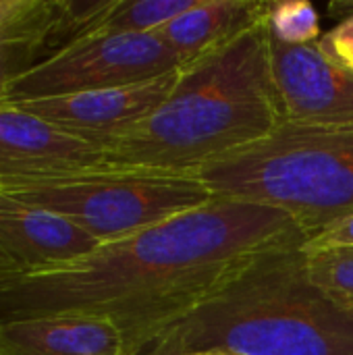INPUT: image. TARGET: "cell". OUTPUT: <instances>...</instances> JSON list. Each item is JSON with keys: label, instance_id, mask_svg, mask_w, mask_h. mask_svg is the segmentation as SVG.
I'll return each mask as SVG.
<instances>
[{"label": "cell", "instance_id": "cell-18", "mask_svg": "<svg viewBox=\"0 0 353 355\" xmlns=\"http://www.w3.org/2000/svg\"><path fill=\"white\" fill-rule=\"evenodd\" d=\"M343 248H353V212L316 231L304 245L306 252H325V250H343Z\"/></svg>", "mask_w": 353, "mask_h": 355}, {"label": "cell", "instance_id": "cell-8", "mask_svg": "<svg viewBox=\"0 0 353 355\" xmlns=\"http://www.w3.org/2000/svg\"><path fill=\"white\" fill-rule=\"evenodd\" d=\"M270 67L285 121L353 125V73L318 46H287L270 37Z\"/></svg>", "mask_w": 353, "mask_h": 355}, {"label": "cell", "instance_id": "cell-2", "mask_svg": "<svg viewBox=\"0 0 353 355\" xmlns=\"http://www.w3.org/2000/svg\"><path fill=\"white\" fill-rule=\"evenodd\" d=\"M283 121L264 21L181 67L166 102L102 148L104 164L106 168L196 175L262 141Z\"/></svg>", "mask_w": 353, "mask_h": 355}, {"label": "cell", "instance_id": "cell-20", "mask_svg": "<svg viewBox=\"0 0 353 355\" xmlns=\"http://www.w3.org/2000/svg\"><path fill=\"white\" fill-rule=\"evenodd\" d=\"M131 355H181V354H173V352H166L162 347H156V345H141L137 347Z\"/></svg>", "mask_w": 353, "mask_h": 355}, {"label": "cell", "instance_id": "cell-13", "mask_svg": "<svg viewBox=\"0 0 353 355\" xmlns=\"http://www.w3.org/2000/svg\"><path fill=\"white\" fill-rule=\"evenodd\" d=\"M67 44L62 0H0V98L6 85Z\"/></svg>", "mask_w": 353, "mask_h": 355}, {"label": "cell", "instance_id": "cell-3", "mask_svg": "<svg viewBox=\"0 0 353 355\" xmlns=\"http://www.w3.org/2000/svg\"><path fill=\"white\" fill-rule=\"evenodd\" d=\"M141 345L181 355H353V306L310 279L304 245L277 248L156 327Z\"/></svg>", "mask_w": 353, "mask_h": 355}, {"label": "cell", "instance_id": "cell-21", "mask_svg": "<svg viewBox=\"0 0 353 355\" xmlns=\"http://www.w3.org/2000/svg\"><path fill=\"white\" fill-rule=\"evenodd\" d=\"M202 355H229V354H202Z\"/></svg>", "mask_w": 353, "mask_h": 355}, {"label": "cell", "instance_id": "cell-4", "mask_svg": "<svg viewBox=\"0 0 353 355\" xmlns=\"http://www.w3.org/2000/svg\"><path fill=\"white\" fill-rule=\"evenodd\" d=\"M196 177L216 198L281 208L314 235L353 212V125L283 121Z\"/></svg>", "mask_w": 353, "mask_h": 355}, {"label": "cell", "instance_id": "cell-14", "mask_svg": "<svg viewBox=\"0 0 353 355\" xmlns=\"http://www.w3.org/2000/svg\"><path fill=\"white\" fill-rule=\"evenodd\" d=\"M196 0H112L108 10L77 40L112 33H156Z\"/></svg>", "mask_w": 353, "mask_h": 355}, {"label": "cell", "instance_id": "cell-6", "mask_svg": "<svg viewBox=\"0 0 353 355\" xmlns=\"http://www.w3.org/2000/svg\"><path fill=\"white\" fill-rule=\"evenodd\" d=\"M183 67L158 33L92 35L64 44L15 77L0 102L56 98L156 79Z\"/></svg>", "mask_w": 353, "mask_h": 355}, {"label": "cell", "instance_id": "cell-11", "mask_svg": "<svg viewBox=\"0 0 353 355\" xmlns=\"http://www.w3.org/2000/svg\"><path fill=\"white\" fill-rule=\"evenodd\" d=\"M0 355H125L121 331L96 318L48 316L0 322Z\"/></svg>", "mask_w": 353, "mask_h": 355}, {"label": "cell", "instance_id": "cell-16", "mask_svg": "<svg viewBox=\"0 0 353 355\" xmlns=\"http://www.w3.org/2000/svg\"><path fill=\"white\" fill-rule=\"evenodd\" d=\"M310 279L333 297L353 306V248L306 252Z\"/></svg>", "mask_w": 353, "mask_h": 355}, {"label": "cell", "instance_id": "cell-5", "mask_svg": "<svg viewBox=\"0 0 353 355\" xmlns=\"http://www.w3.org/2000/svg\"><path fill=\"white\" fill-rule=\"evenodd\" d=\"M0 193L67 218L100 243L156 227L216 198L196 175L131 168L0 177Z\"/></svg>", "mask_w": 353, "mask_h": 355}, {"label": "cell", "instance_id": "cell-17", "mask_svg": "<svg viewBox=\"0 0 353 355\" xmlns=\"http://www.w3.org/2000/svg\"><path fill=\"white\" fill-rule=\"evenodd\" d=\"M318 46L327 58L353 73V17L341 21L337 27L325 33L318 40Z\"/></svg>", "mask_w": 353, "mask_h": 355}, {"label": "cell", "instance_id": "cell-10", "mask_svg": "<svg viewBox=\"0 0 353 355\" xmlns=\"http://www.w3.org/2000/svg\"><path fill=\"white\" fill-rule=\"evenodd\" d=\"M98 245L71 220L0 193V279L79 258Z\"/></svg>", "mask_w": 353, "mask_h": 355}, {"label": "cell", "instance_id": "cell-1", "mask_svg": "<svg viewBox=\"0 0 353 355\" xmlns=\"http://www.w3.org/2000/svg\"><path fill=\"white\" fill-rule=\"evenodd\" d=\"M289 212L214 198L92 252L0 279V322L79 316L114 324L129 355L156 327L189 312L252 258L306 245Z\"/></svg>", "mask_w": 353, "mask_h": 355}, {"label": "cell", "instance_id": "cell-7", "mask_svg": "<svg viewBox=\"0 0 353 355\" xmlns=\"http://www.w3.org/2000/svg\"><path fill=\"white\" fill-rule=\"evenodd\" d=\"M179 75L181 67L156 79L133 85L27 100L17 102L15 106L75 137L104 148L108 141L137 127L152 112H156L173 94Z\"/></svg>", "mask_w": 353, "mask_h": 355}, {"label": "cell", "instance_id": "cell-12", "mask_svg": "<svg viewBox=\"0 0 353 355\" xmlns=\"http://www.w3.org/2000/svg\"><path fill=\"white\" fill-rule=\"evenodd\" d=\"M268 4L262 0H196L156 33L185 67L264 23Z\"/></svg>", "mask_w": 353, "mask_h": 355}, {"label": "cell", "instance_id": "cell-15", "mask_svg": "<svg viewBox=\"0 0 353 355\" xmlns=\"http://www.w3.org/2000/svg\"><path fill=\"white\" fill-rule=\"evenodd\" d=\"M266 27L273 40L287 46L314 44L322 37L318 12L306 0L270 2L266 12Z\"/></svg>", "mask_w": 353, "mask_h": 355}, {"label": "cell", "instance_id": "cell-9", "mask_svg": "<svg viewBox=\"0 0 353 355\" xmlns=\"http://www.w3.org/2000/svg\"><path fill=\"white\" fill-rule=\"evenodd\" d=\"M106 168L104 150L0 102V177Z\"/></svg>", "mask_w": 353, "mask_h": 355}, {"label": "cell", "instance_id": "cell-19", "mask_svg": "<svg viewBox=\"0 0 353 355\" xmlns=\"http://www.w3.org/2000/svg\"><path fill=\"white\" fill-rule=\"evenodd\" d=\"M329 12L333 17H339L341 21L353 17V0H337V2H331L329 4Z\"/></svg>", "mask_w": 353, "mask_h": 355}]
</instances>
